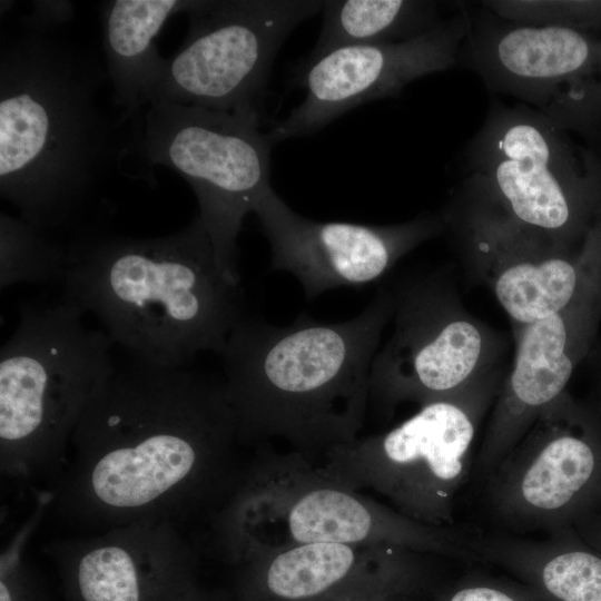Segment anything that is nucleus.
I'll list each match as a JSON object with an SVG mask.
<instances>
[{
  "label": "nucleus",
  "instance_id": "nucleus-3",
  "mask_svg": "<svg viewBox=\"0 0 601 601\" xmlns=\"http://www.w3.org/2000/svg\"><path fill=\"white\" fill-rule=\"evenodd\" d=\"M393 315L388 285L354 318L324 324L303 313L287 326L245 315L220 352L239 445L270 439L317 466L355 441L368 410L370 375Z\"/></svg>",
  "mask_w": 601,
  "mask_h": 601
},
{
  "label": "nucleus",
  "instance_id": "nucleus-31",
  "mask_svg": "<svg viewBox=\"0 0 601 601\" xmlns=\"http://www.w3.org/2000/svg\"><path fill=\"white\" fill-rule=\"evenodd\" d=\"M402 597H404V595L391 597V598H386V599H382V600H377V601H403Z\"/></svg>",
  "mask_w": 601,
  "mask_h": 601
},
{
  "label": "nucleus",
  "instance_id": "nucleus-24",
  "mask_svg": "<svg viewBox=\"0 0 601 601\" xmlns=\"http://www.w3.org/2000/svg\"><path fill=\"white\" fill-rule=\"evenodd\" d=\"M481 3L497 18L520 26L601 31V0H495Z\"/></svg>",
  "mask_w": 601,
  "mask_h": 601
},
{
  "label": "nucleus",
  "instance_id": "nucleus-22",
  "mask_svg": "<svg viewBox=\"0 0 601 601\" xmlns=\"http://www.w3.org/2000/svg\"><path fill=\"white\" fill-rule=\"evenodd\" d=\"M322 11V29L306 61L339 48L404 41L442 20L434 1L332 0Z\"/></svg>",
  "mask_w": 601,
  "mask_h": 601
},
{
  "label": "nucleus",
  "instance_id": "nucleus-8",
  "mask_svg": "<svg viewBox=\"0 0 601 601\" xmlns=\"http://www.w3.org/2000/svg\"><path fill=\"white\" fill-rule=\"evenodd\" d=\"M505 373L493 368L397 426L331 450L316 471L352 491L385 496L414 521L455 525V499L472 475L474 441Z\"/></svg>",
  "mask_w": 601,
  "mask_h": 601
},
{
  "label": "nucleus",
  "instance_id": "nucleus-13",
  "mask_svg": "<svg viewBox=\"0 0 601 601\" xmlns=\"http://www.w3.org/2000/svg\"><path fill=\"white\" fill-rule=\"evenodd\" d=\"M472 17L460 58L492 91L516 98L559 128L601 134V31L529 27L483 6Z\"/></svg>",
  "mask_w": 601,
  "mask_h": 601
},
{
  "label": "nucleus",
  "instance_id": "nucleus-4",
  "mask_svg": "<svg viewBox=\"0 0 601 601\" xmlns=\"http://www.w3.org/2000/svg\"><path fill=\"white\" fill-rule=\"evenodd\" d=\"M62 284V300L95 314L112 344L158 366L220 354L246 315L240 284L219 269L199 215L160 237H79Z\"/></svg>",
  "mask_w": 601,
  "mask_h": 601
},
{
  "label": "nucleus",
  "instance_id": "nucleus-9",
  "mask_svg": "<svg viewBox=\"0 0 601 601\" xmlns=\"http://www.w3.org/2000/svg\"><path fill=\"white\" fill-rule=\"evenodd\" d=\"M126 154L166 166L191 187L221 273L240 284L237 238L270 185L274 146L260 115L156 100L134 122Z\"/></svg>",
  "mask_w": 601,
  "mask_h": 601
},
{
  "label": "nucleus",
  "instance_id": "nucleus-18",
  "mask_svg": "<svg viewBox=\"0 0 601 601\" xmlns=\"http://www.w3.org/2000/svg\"><path fill=\"white\" fill-rule=\"evenodd\" d=\"M433 553L395 545L309 542L267 550L236 566L239 601H377L407 595Z\"/></svg>",
  "mask_w": 601,
  "mask_h": 601
},
{
  "label": "nucleus",
  "instance_id": "nucleus-11",
  "mask_svg": "<svg viewBox=\"0 0 601 601\" xmlns=\"http://www.w3.org/2000/svg\"><path fill=\"white\" fill-rule=\"evenodd\" d=\"M323 6L316 0H199L187 13L185 42L165 60L149 104L260 115L280 46Z\"/></svg>",
  "mask_w": 601,
  "mask_h": 601
},
{
  "label": "nucleus",
  "instance_id": "nucleus-21",
  "mask_svg": "<svg viewBox=\"0 0 601 601\" xmlns=\"http://www.w3.org/2000/svg\"><path fill=\"white\" fill-rule=\"evenodd\" d=\"M467 546L536 581L554 601H601V554L573 528L530 539L467 525Z\"/></svg>",
  "mask_w": 601,
  "mask_h": 601
},
{
  "label": "nucleus",
  "instance_id": "nucleus-26",
  "mask_svg": "<svg viewBox=\"0 0 601 601\" xmlns=\"http://www.w3.org/2000/svg\"><path fill=\"white\" fill-rule=\"evenodd\" d=\"M75 16V7L66 0H38L32 2V11L23 16L21 26L36 30H56L70 21Z\"/></svg>",
  "mask_w": 601,
  "mask_h": 601
},
{
  "label": "nucleus",
  "instance_id": "nucleus-16",
  "mask_svg": "<svg viewBox=\"0 0 601 601\" xmlns=\"http://www.w3.org/2000/svg\"><path fill=\"white\" fill-rule=\"evenodd\" d=\"M469 27V13L460 11L404 41L339 48L306 61L298 76L305 97L267 131L273 144L312 135L351 109L453 67Z\"/></svg>",
  "mask_w": 601,
  "mask_h": 601
},
{
  "label": "nucleus",
  "instance_id": "nucleus-30",
  "mask_svg": "<svg viewBox=\"0 0 601 601\" xmlns=\"http://www.w3.org/2000/svg\"><path fill=\"white\" fill-rule=\"evenodd\" d=\"M173 601H229L228 598L215 591L201 589L197 583L179 594Z\"/></svg>",
  "mask_w": 601,
  "mask_h": 601
},
{
  "label": "nucleus",
  "instance_id": "nucleus-6",
  "mask_svg": "<svg viewBox=\"0 0 601 601\" xmlns=\"http://www.w3.org/2000/svg\"><path fill=\"white\" fill-rule=\"evenodd\" d=\"M235 555L309 542L395 545L461 560L475 559L466 525L433 526L321 475L296 452L256 446L236 489L216 518Z\"/></svg>",
  "mask_w": 601,
  "mask_h": 601
},
{
  "label": "nucleus",
  "instance_id": "nucleus-12",
  "mask_svg": "<svg viewBox=\"0 0 601 601\" xmlns=\"http://www.w3.org/2000/svg\"><path fill=\"white\" fill-rule=\"evenodd\" d=\"M497 532L545 534L601 510V423L568 391L484 479Z\"/></svg>",
  "mask_w": 601,
  "mask_h": 601
},
{
  "label": "nucleus",
  "instance_id": "nucleus-17",
  "mask_svg": "<svg viewBox=\"0 0 601 601\" xmlns=\"http://www.w3.org/2000/svg\"><path fill=\"white\" fill-rule=\"evenodd\" d=\"M601 322V273L563 309L513 326L515 354L492 407L472 475L484 480L526 434L538 416L566 392L585 361Z\"/></svg>",
  "mask_w": 601,
  "mask_h": 601
},
{
  "label": "nucleus",
  "instance_id": "nucleus-7",
  "mask_svg": "<svg viewBox=\"0 0 601 601\" xmlns=\"http://www.w3.org/2000/svg\"><path fill=\"white\" fill-rule=\"evenodd\" d=\"M463 200L578 250L601 210V158L539 111L495 104L467 147Z\"/></svg>",
  "mask_w": 601,
  "mask_h": 601
},
{
  "label": "nucleus",
  "instance_id": "nucleus-29",
  "mask_svg": "<svg viewBox=\"0 0 601 601\" xmlns=\"http://www.w3.org/2000/svg\"><path fill=\"white\" fill-rule=\"evenodd\" d=\"M573 530L591 548L601 554V510L580 519Z\"/></svg>",
  "mask_w": 601,
  "mask_h": 601
},
{
  "label": "nucleus",
  "instance_id": "nucleus-2",
  "mask_svg": "<svg viewBox=\"0 0 601 601\" xmlns=\"http://www.w3.org/2000/svg\"><path fill=\"white\" fill-rule=\"evenodd\" d=\"M107 80L96 56L57 29L1 37L0 196L50 237L76 228L126 154L121 122L100 102Z\"/></svg>",
  "mask_w": 601,
  "mask_h": 601
},
{
  "label": "nucleus",
  "instance_id": "nucleus-23",
  "mask_svg": "<svg viewBox=\"0 0 601 601\" xmlns=\"http://www.w3.org/2000/svg\"><path fill=\"white\" fill-rule=\"evenodd\" d=\"M68 246L19 216L0 214V288L22 283L63 282Z\"/></svg>",
  "mask_w": 601,
  "mask_h": 601
},
{
  "label": "nucleus",
  "instance_id": "nucleus-28",
  "mask_svg": "<svg viewBox=\"0 0 601 601\" xmlns=\"http://www.w3.org/2000/svg\"><path fill=\"white\" fill-rule=\"evenodd\" d=\"M590 367V388L583 402L601 423V339L595 341L585 361Z\"/></svg>",
  "mask_w": 601,
  "mask_h": 601
},
{
  "label": "nucleus",
  "instance_id": "nucleus-10",
  "mask_svg": "<svg viewBox=\"0 0 601 601\" xmlns=\"http://www.w3.org/2000/svg\"><path fill=\"white\" fill-rule=\"evenodd\" d=\"M388 287L393 332L374 357L368 387L377 417L391 418L403 403L444 398L502 366L503 336L465 308L447 272L415 273Z\"/></svg>",
  "mask_w": 601,
  "mask_h": 601
},
{
  "label": "nucleus",
  "instance_id": "nucleus-25",
  "mask_svg": "<svg viewBox=\"0 0 601 601\" xmlns=\"http://www.w3.org/2000/svg\"><path fill=\"white\" fill-rule=\"evenodd\" d=\"M38 516H33L1 553L0 601H55L40 571L22 554L26 538Z\"/></svg>",
  "mask_w": 601,
  "mask_h": 601
},
{
  "label": "nucleus",
  "instance_id": "nucleus-15",
  "mask_svg": "<svg viewBox=\"0 0 601 601\" xmlns=\"http://www.w3.org/2000/svg\"><path fill=\"white\" fill-rule=\"evenodd\" d=\"M254 214L269 243L272 268L295 276L307 300L382 279L402 257L446 229L442 213L394 225L316 221L295 213L273 188Z\"/></svg>",
  "mask_w": 601,
  "mask_h": 601
},
{
  "label": "nucleus",
  "instance_id": "nucleus-19",
  "mask_svg": "<svg viewBox=\"0 0 601 601\" xmlns=\"http://www.w3.org/2000/svg\"><path fill=\"white\" fill-rule=\"evenodd\" d=\"M66 601H173L196 584L198 551L169 522H140L42 546Z\"/></svg>",
  "mask_w": 601,
  "mask_h": 601
},
{
  "label": "nucleus",
  "instance_id": "nucleus-14",
  "mask_svg": "<svg viewBox=\"0 0 601 601\" xmlns=\"http://www.w3.org/2000/svg\"><path fill=\"white\" fill-rule=\"evenodd\" d=\"M442 214L467 268L491 289L513 326L563 309L601 273V210L578 250L465 200Z\"/></svg>",
  "mask_w": 601,
  "mask_h": 601
},
{
  "label": "nucleus",
  "instance_id": "nucleus-27",
  "mask_svg": "<svg viewBox=\"0 0 601 601\" xmlns=\"http://www.w3.org/2000/svg\"><path fill=\"white\" fill-rule=\"evenodd\" d=\"M443 601H523L518 595L509 593L506 590L487 585L473 584L454 590Z\"/></svg>",
  "mask_w": 601,
  "mask_h": 601
},
{
  "label": "nucleus",
  "instance_id": "nucleus-1",
  "mask_svg": "<svg viewBox=\"0 0 601 601\" xmlns=\"http://www.w3.org/2000/svg\"><path fill=\"white\" fill-rule=\"evenodd\" d=\"M49 493L58 520L88 534L140 522L205 523L237 486V422L223 381L132 359L116 367L71 439Z\"/></svg>",
  "mask_w": 601,
  "mask_h": 601
},
{
  "label": "nucleus",
  "instance_id": "nucleus-5",
  "mask_svg": "<svg viewBox=\"0 0 601 601\" xmlns=\"http://www.w3.org/2000/svg\"><path fill=\"white\" fill-rule=\"evenodd\" d=\"M61 300L23 305L0 349V471L26 482L65 467L66 450L89 403L116 371L111 339L87 328Z\"/></svg>",
  "mask_w": 601,
  "mask_h": 601
},
{
  "label": "nucleus",
  "instance_id": "nucleus-20",
  "mask_svg": "<svg viewBox=\"0 0 601 601\" xmlns=\"http://www.w3.org/2000/svg\"><path fill=\"white\" fill-rule=\"evenodd\" d=\"M199 0H114L101 12L105 69L120 121L138 120L149 104L166 58L156 38L167 20L188 13Z\"/></svg>",
  "mask_w": 601,
  "mask_h": 601
}]
</instances>
